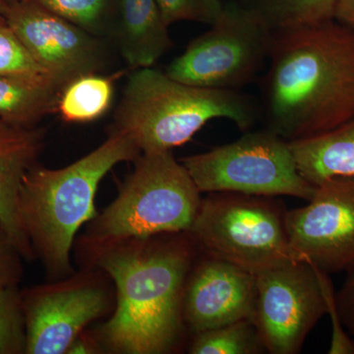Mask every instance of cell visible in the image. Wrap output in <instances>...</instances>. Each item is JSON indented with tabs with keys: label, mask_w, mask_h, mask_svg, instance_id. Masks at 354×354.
<instances>
[{
	"label": "cell",
	"mask_w": 354,
	"mask_h": 354,
	"mask_svg": "<svg viewBox=\"0 0 354 354\" xmlns=\"http://www.w3.org/2000/svg\"><path fill=\"white\" fill-rule=\"evenodd\" d=\"M77 266L113 279L116 305L90 333L102 353L169 354L183 348V297L199 246L189 232L109 241L77 237Z\"/></svg>",
	"instance_id": "6da1fadb"
},
{
	"label": "cell",
	"mask_w": 354,
	"mask_h": 354,
	"mask_svg": "<svg viewBox=\"0 0 354 354\" xmlns=\"http://www.w3.org/2000/svg\"><path fill=\"white\" fill-rule=\"evenodd\" d=\"M263 83L267 129L310 138L354 118V31L337 20L274 32Z\"/></svg>",
	"instance_id": "7a4b0ae2"
},
{
	"label": "cell",
	"mask_w": 354,
	"mask_h": 354,
	"mask_svg": "<svg viewBox=\"0 0 354 354\" xmlns=\"http://www.w3.org/2000/svg\"><path fill=\"white\" fill-rule=\"evenodd\" d=\"M140 153L124 135L108 131L104 143L73 164L51 169L38 162L26 174L18 202L20 220L46 281L76 271L71 252L80 228L99 214L95 202L100 183L116 165L134 162Z\"/></svg>",
	"instance_id": "3957f363"
},
{
	"label": "cell",
	"mask_w": 354,
	"mask_h": 354,
	"mask_svg": "<svg viewBox=\"0 0 354 354\" xmlns=\"http://www.w3.org/2000/svg\"><path fill=\"white\" fill-rule=\"evenodd\" d=\"M257 114L250 97L239 90L188 85L145 67L128 77L108 131L124 135L141 153L157 152L184 145L215 118H227L247 131Z\"/></svg>",
	"instance_id": "277c9868"
},
{
	"label": "cell",
	"mask_w": 354,
	"mask_h": 354,
	"mask_svg": "<svg viewBox=\"0 0 354 354\" xmlns=\"http://www.w3.org/2000/svg\"><path fill=\"white\" fill-rule=\"evenodd\" d=\"M115 199L88 221L78 236L109 241L189 232L201 204V191L171 150L141 153Z\"/></svg>",
	"instance_id": "5b68a950"
},
{
	"label": "cell",
	"mask_w": 354,
	"mask_h": 354,
	"mask_svg": "<svg viewBox=\"0 0 354 354\" xmlns=\"http://www.w3.org/2000/svg\"><path fill=\"white\" fill-rule=\"evenodd\" d=\"M274 197L235 192L208 193L189 232L202 252L254 274L290 260L286 209Z\"/></svg>",
	"instance_id": "8992f818"
},
{
	"label": "cell",
	"mask_w": 354,
	"mask_h": 354,
	"mask_svg": "<svg viewBox=\"0 0 354 354\" xmlns=\"http://www.w3.org/2000/svg\"><path fill=\"white\" fill-rule=\"evenodd\" d=\"M274 36L258 7L230 0L211 29L191 41L165 73L188 85L239 90L269 59Z\"/></svg>",
	"instance_id": "52a82bcc"
},
{
	"label": "cell",
	"mask_w": 354,
	"mask_h": 354,
	"mask_svg": "<svg viewBox=\"0 0 354 354\" xmlns=\"http://www.w3.org/2000/svg\"><path fill=\"white\" fill-rule=\"evenodd\" d=\"M201 193L312 199L317 186L298 171L290 144L276 133L248 132L241 138L180 160Z\"/></svg>",
	"instance_id": "ba28073f"
},
{
	"label": "cell",
	"mask_w": 354,
	"mask_h": 354,
	"mask_svg": "<svg viewBox=\"0 0 354 354\" xmlns=\"http://www.w3.org/2000/svg\"><path fill=\"white\" fill-rule=\"evenodd\" d=\"M26 354H65L91 324L116 305L113 279L102 270L79 267L67 278L21 290Z\"/></svg>",
	"instance_id": "9c48e42d"
},
{
	"label": "cell",
	"mask_w": 354,
	"mask_h": 354,
	"mask_svg": "<svg viewBox=\"0 0 354 354\" xmlns=\"http://www.w3.org/2000/svg\"><path fill=\"white\" fill-rule=\"evenodd\" d=\"M256 276L253 322L272 354H297L321 318L327 304L316 268L290 260Z\"/></svg>",
	"instance_id": "30bf717a"
},
{
	"label": "cell",
	"mask_w": 354,
	"mask_h": 354,
	"mask_svg": "<svg viewBox=\"0 0 354 354\" xmlns=\"http://www.w3.org/2000/svg\"><path fill=\"white\" fill-rule=\"evenodd\" d=\"M308 205L286 211L292 250L327 274L354 266V176H337L319 184Z\"/></svg>",
	"instance_id": "8fae6325"
},
{
	"label": "cell",
	"mask_w": 354,
	"mask_h": 354,
	"mask_svg": "<svg viewBox=\"0 0 354 354\" xmlns=\"http://www.w3.org/2000/svg\"><path fill=\"white\" fill-rule=\"evenodd\" d=\"M3 16L60 93L79 77L97 74L108 62L106 39L35 2L8 4Z\"/></svg>",
	"instance_id": "7c38bea8"
},
{
	"label": "cell",
	"mask_w": 354,
	"mask_h": 354,
	"mask_svg": "<svg viewBox=\"0 0 354 354\" xmlns=\"http://www.w3.org/2000/svg\"><path fill=\"white\" fill-rule=\"evenodd\" d=\"M256 276L227 261L200 252L188 276L183 317L193 335L255 314Z\"/></svg>",
	"instance_id": "4fadbf2b"
},
{
	"label": "cell",
	"mask_w": 354,
	"mask_h": 354,
	"mask_svg": "<svg viewBox=\"0 0 354 354\" xmlns=\"http://www.w3.org/2000/svg\"><path fill=\"white\" fill-rule=\"evenodd\" d=\"M48 129L24 127L0 118V220L27 262L36 260L19 216V192L23 178L46 148Z\"/></svg>",
	"instance_id": "5bb4252c"
},
{
	"label": "cell",
	"mask_w": 354,
	"mask_h": 354,
	"mask_svg": "<svg viewBox=\"0 0 354 354\" xmlns=\"http://www.w3.org/2000/svg\"><path fill=\"white\" fill-rule=\"evenodd\" d=\"M109 39L133 69L152 67L174 46L156 0H118Z\"/></svg>",
	"instance_id": "9a60e30c"
},
{
	"label": "cell",
	"mask_w": 354,
	"mask_h": 354,
	"mask_svg": "<svg viewBox=\"0 0 354 354\" xmlns=\"http://www.w3.org/2000/svg\"><path fill=\"white\" fill-rule=\"evenodd\" d=\"M298 171L313 185L354 176V118L330 131L288 142Z\"/></svg>",
	"instance_id": "2e32d148"
},
{
	"label": "cell",
	"mask_w": 354,
	"mask_h": 354,
	"mask_svg": "<svg viewBox=\"0 0 354 354\" xmlns=\"http://www.w3.org/2000/svg\"><path fill=\"white\" fill-rule=\"evenodd\" d=\"M60 91L50 83L0 75V118L18 127H38L57 113Z\"/></svg>",
	"instance_id": "e0dca14e"
},
{
	"label": "cell",
	"mask_w": 354,
	"mask_h": 354,
	"mask_svg": "<svg viewBox=\"0 0 354 354\" xmlns=\"http://www.w3.org/2000/svg\"><path fill=\"white\" fill-rule=\"evenodd\" d=\"M114 78L88 74L64 88L57 113L68 123L93 122L108 113L113 101Z\"/></svg>",
	"instance_id": "ac0fdd59"
},
{
	"label": "cell",
	"mask_w": 354,
	"mask_h": 354,
	"mask_svg": "<svg viewBox=\"0 0 354 354\" xmlns=\"http://www.w3.org/2000/svg\"><path fill=\"white\" fill-rule=\"evenodd\" d=\"M339 0H258L274 32L298 29L335 20Z\"/></svg>",
	"instance_id": "d6986e66"
},
{
	"label": "cell",
	"mask_w": 354,
	"mask_h": 354,
	"mask_svg": "<svg viewBox=\"0 0 354 354\" xmlns=\"http://www.w3.org/2000/svg\"><path fill=\"white\" fill-rule=\"evenodd\" d=\"M191 354H259L264 344L252 320L244 319L193 335Z\"/></svg>",
	"instance_id": "ffe728a7"
},
{
	"label": "cell",
	"mask_w": 354,
	"mask_h": 354,
	"mask_svg": "<svg viewBox=\"0 0 354 354\" xmlns=\"http://www.w3.org/2000/svg\"><path fill=\"white\" fill-rule=\"evenodd\" d=\"M20 1V0H19ZM78 26L97 38L109 39L118 0H29Z\"/></svg>",
	"instance_id": "44dd1931"
},
{
	"label": "cell",
	"mask_w": 354,
	"mask_h": 354,
	"mask_svg": "<svg viewBox=\"0 0 354 354\" xmlns=\"http://www.w3.org/2000/svg\"><path fill=\"white\" fill-rule=\"evenodd\" d=\"M0 75L32 79L55 86L2 15H0Z\"/></svg>",
	"instance_id": "7402d4cb"
},
{
	"label": "cell",
	"mask_w": 354,
	"mask_h": 354,
	"mask_svg": "<svg viewBox=\"0 0 354 354\" xmlns=\"http://www.w3.org/2000/svg\"><path fill=\"white\" fill-rule=\"evenodd\" d=\"M27 335L19 286L0 288V354H26Z\"/></svg>",
	"instance_id": "603a6c76"
},
{
	"label": "cell",
	"mask_w": 354,
	"mask_h": 354,
	"mask_svg": "<svg viewBox=\"0 0 354 354\" xmlns=\"http://www.w3.org/2000/svg\"><path fill=\"white\" fill-rule=\"evenodd\" d=\"M167 25L179 21L215 24L223 13V0H156Z\"/></svg>",
	"instance_id": "cb8c5ba5"
},
{
	"label": "cell",
	"mask_w": 354,
	"mask_h": 354,
	"mask_svg": "<svg viewBox=\"0 0 354 354\" xmlns=\"http://www.w3.org/2000/svg\"><path fill=\"white\" fill-rule=\"evenodd\" d=\"M24 261L0 220V288L20 286L24 278Z\"/></svg>",
	"instance_id": "d4e9b609"
},
{
	"label": "cell",
	"mask_w": 354,
	"mask_h": 354,
	"mask_svg": "<svg viewBox=\"0 0 354 354\" xmlns=\"http://www.w3.org/2000/svg\"><path fill=\"white\" fill-rule=\"evenodd\" d=\"M319 281L322 286L324 295L327 304V313L330 314L333 324V335L329 349L330 354H353L354 353V339L349 337L344 328L342 323L337 314V306H335V293L333 288L332 281L329 278V274L317 269Z\"/></svg>",
	"instance_id": "484cf974"
},
{
	"label": "cell",
	"mask_w": 354,
	"mask_h": 354,
	"mask_svg": "<svg viewBox=\"0 0 354 354\" xmlns=\"http://www.w3.org/2000/svg\"><path fill=\"white\" fill-rule=\"evenodd\" d=\"M342 290L335 295V306L342 325L348 328L354 339V266Z\"/></svg>",
	"instance_id": "4316f807"
},
{
	"label": "cell",
	"mask_w": 354,
	"mask_h": 354,
	"mask_svg": "<svg viewBox=\"0 0 354 354\" xmlns=\"http://www.w3.org/2000/svg\"><path fill=\"white\" fill-rule=\"evenodd\" d=\"M335 20L354 31V0H339Z\"/></svg>",
	"instance_id": "83f0119b"
},
{
	"label": "cell",
	"mask_w": 354,
	"mask_h": 354,
	"mask_svg": "<svg viewBox=\"0 0 354 354\" xmlns=\"http://www.w3.org/2000/svg\"><path fill=\"white\" fill-rule=\"evenodd\" d=\"M7 8H8V3L6 0H0V15L3 16L4 13L6 12Z\"/></svg>",
	"instance_id": "f1b7e54d"
},
{
	"label": "cell",
	"mask_w": 354,
	"mask_h": 354,
	"mask_svg": "<svg viewBox=\"0 0 354 354\" xmlns=\"http://www.w3.org/2000/svg\"><path fill=\"white\" fill-rule=\"evenodd\" d=\"M6 1L7 2V3L10 4L13 3V2L19 1V0H6Z\"/></svg>",
	"instance_id": "f546056e"
}]
</instances>
